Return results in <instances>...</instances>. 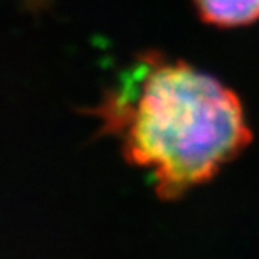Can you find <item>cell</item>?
Returning <instances> with one entry per match:
<instances>
[{
    "label": "cell",
    "instance_id": "obj_1",
    "mask_svg": "<svg viewBox=\"0 0 259 259\" xmlns=\"http://www.w3.org/2000/svg\"><path fill=\"white\" fill-rule=\"evenodd\" d=\"M84 113L100 120L98 137H115L126 162L147 170L163 200L210 180L251 142L229 88L152 51L137 56Z\"/></svg>",
    "mask_w": 259,
    "mask_h": 259
},
{
    "label": "cell",
    "instance_id": "obj_2",
    "mask_svg": "<svg viewBox=\"0 0 259 259\" xmlns=\"http://www.w3.org/2000/svg\"><path fill=\"white\" fill-rule=\"evenodd\" d=\"M200 19L217 27H237L259 20V0H192Z\"/></svg>",
    "mask_w": 259,
    "mask_h": 259
}]
</instances>
